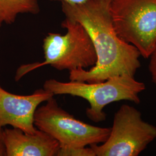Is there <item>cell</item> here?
Here are the masks:
<instances>
[{"mask_svg": "<svg viewBox=\"0 0 156 156\" xmlns=\"http://www.w3.org/2000/svg\"><path fill=\"white\" fill-rule=\"evenodd\" d=\"M109 0H88L80 4L62 3L66 17L80 23L92 41L97 62L89 70L69 72L70 81L98 83L109 78L134 76L140 67V53L117 35L113 25Z\"/></svg>", "mask_w": 156, "mask_h": 156, "instance_id": "obj_1", "label": "cell"}, {"mask_svg": "<svg viewBox=\"0 0 156 156\" xmlns=\"http://www.w3.org/2000/svg\"><path fill=\"white\" fill-rule=\"evenodd\" d=\"M62 26L67 30L65 34L50 33L44 39V62L19 67L15 76L16 81L28 72L46 65L69 72L94 66L97 62L94 47L83 26L67 17Z\"/></svg>", "mask_w": 156, "mask_h": 156, "instance_id": "obj_2", "label": "cell"}, {"mask_svg": "<svg viewBox=\"0 0 156 156\" xmlns=\"http://www.w3.org/2000/svg\"><path fill=\"white\" fill-rule=\"evenodd\" d=\"M43 87L53 94L71 95L87 101L90 106L86 109V114L95 123L106 120L103 109L108 104L120 101L140 104L139 94L146 88L144 83L129 75L115 76L98 83L62 82L51 79L45 81Z\"/></svg>", "mask_w": 156, "mask_h": 156, "instance_id": "obj_3", "label": "cell"}, {"mask_svg": "<svg viewBox=\"0 0 156 156\" xmlns=\"http://www.w3.org/2000/svg\"><path fill=\"white\" fill-rule=\"evenodd\" d=\"M110 12L118 36L149 58L156 42V0H112Z\"/></svg>", "mask_w": 156, "mask_h": 156, "instance_id": "obj_4", "label": "cell"}, {"mask_svg": "<svg viewBox=\"0 0 156 156\" xmlns=\"http://www.w3.org/2000/svg\"><path fill=\"white\" fill-rule=\"evenodd\" d=\"M156 138V126L144 120L135 107L123 104L114 115L106 141L90 146L96 156H138Z\"/></svg>", "mask_w": 156, "mask_h": 156, "instance_id": "obj_5", "label": "cell"}, {"mask_svg": "<svg viewBox=\"0 0 156 156\" xmlns=\"http://www.w3.org/2000/svg\"><path fill=\"white\" fill-rule=\"evenodd\" d=\"M35 127L49 134L61 145L86 147L102 144L108 138L111 128L84 123L59 106L54 97L38 106L34 113Z\"/></svg>", "mask_w": 156, "mask_h": 156, "instance_id": "obj_6", "label": "cell"}, {"mask_svg": "<svg viewBox=\"0 0 156 156\" xmlns=\"http://www.w3.org/2000/svg\"><path fill=\"white\" fill-rule=\"evenodd\" d=\"M54 95L44 89L31 94H15L0 86V128L9 125L26 133H35L37 130L34 124L35 112L41 103Z\"/></svg>", "mask_w": 156, "mask_h": 156, "instance_id": "obj_7", "label": "cell"}, {"mask_svg": "<svg viewBox=\"0 0 156 156\" xmlns=\"http://www.w3.org/2000/svg\"><path fill=\"white\" fill-rule=\"evenodd\" d=\"M6 156H55L59 143L44 131L37 129L34 134L19 128L4 129Z\"/></svg>", "mask_w": 156, "mask_h": 156, "instance_id": "obj_8", "label": "cell"}, {"mask_svg": "<svg viewBox=\"0 0 156 156\" xmlns=\"http://www.w3.org/2000/svg\"><path fill=\"white\" fill-rule=\"evenodd\" d=\"M39 12L38 0H0V12L6 24H13L20 14L37 15Z\"/></svg>", "mask_w": 156, "mask_h": 156, "instance_id": "obj_9", "label": "cell"}, {"mask_svg": "<svg viewBox=\"0 0 156 156\" xmlns=\"http://www.w3.org/2000/svg\"><path fill=\"white\" fill-rule=\"evenodd\" d=\"M57 156H96L93 149L68 145H59Z\"/></svg>", "mask_w": 156, "mask_h": 156, "instance_id": "obj_10", "label": "cell"}, {"mask_svg": "<svg viewBox=\"0 0 156 156\" xmlns=\"http://www.w3.org/2000/svg\"><path fill=\"white\" fill-rule=\"evenodd\" d=\"M149 58V71L151 73V80L156 86V42Z\"/></svg>", "mask_w": 156, "mask_h": 156, "instance_id": "obj_11", "label": "cell"}, {"mask_svg": "<svg viewBox=\"0 0 156 156\" xmlns=\"http://www.w3.org/2000/svg\"><path fill=\"white\" fill-rule=\"evenodd\" d=\"M0 156H6L5 144L4 137V129L0 128Z\"/></svg>", "mask_w": 156, "mask_h": 156, "instance_id": "obj_12", "label": "cell"}, {"mask_svg": "<svg viewBox=\"0 0 156 156\" xmlns=\"http://www.w3.org/2000/svg\"><path fill=\"white\" fill-rule=\"evenodd\" d=\"M51 1H58L61 3H66L69 4H80L86 2L88 0H49ZM111 1L112 0H109Z\"/></svg>", "mask_w": 156, "mask_h": 156, "instance_id": "obj_13", "label": "cell"}, {"mask_svg": "<svg viewBox=\"0 0 156 156\" xmlns=\"http://www.w3.org/2000/svg\"><path fill=\"white\" fill-rule=\"evenodd\" d=\"M4 23V18H3V17H2L1 13V12H0V28L1 27V26H2V24H3Z\"/></svg>", "mask_w": 156, "mask_h": 156, "instance_id": "obj_14", "label": "cell"}]
</instances>
